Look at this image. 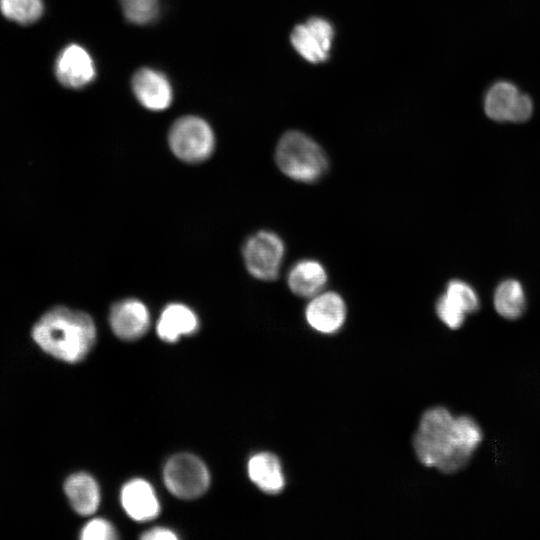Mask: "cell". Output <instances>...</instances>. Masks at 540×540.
Listing matches in <instances>:
<instances>
[{
    "instance_id": "cell-1",
    "label": "cell",
    "mask_w": 540,
    "mask_h": 540,
    "mask_svg": "<svg viewBox=\"0 0 540 540\" xmlns=\"http://www.w3.org/2000/svg\"><path fill=\"white\" fill-rule=\"evenodd\" d=\"M482 439L473 418L454 417L447 409L434 407L423 414L413 446L423 465L454 473L467 465Z\"/></svg>"
},
{
    "instance_id": "cell-2",
    "label": "cell",
    "mask_w": 540,
    "mask_h": 540,
    "mask_svg": "<svg viewBox=\"0 0 540 540\" xmlns=\"http://www.w3.org/2000/svg\"><path fill=\"white\" fill-rule=\"evenodd\" d=\"M31 335L45 353L64 362L76 363L93 347L96 328L85 312L56 306L36 321Z\"/></svg>"
},
{
    "instance_id": "cell-3",
    "label": "cell",
    "mask_w": 540,
    "mask_h": 540,
    "mask_svg": "<svg viewBox=\"0 0 540 540\" xmlns=\"http://www.w3.org/2000/svg\"><path fill=\"white\" fill-rule=\"evenodd\" d=\"M275 159L282 173L299 182H315L328 168V160L323 149L313 139L299 131H288L280 138Z\"/></svg>"
},
{
    "instance_id": "cell-4",
    "label": "cell",
    "mask_w": 540,
    "mask_h": 540,
    "mask_svg": "<svg viewBox=\"0 0 540 540\" xmlns=\"http://www.w3.org/2000/svg\"><path fill=\"white\" fill-rule=\"evenodd\" d=\"M168 142L176 157L187 163H199L212 154L215 138L205 120L197 116H184L171 126Z\"/></svg>"
},
{
    "instance_id": "cell-5",
    "label": "cell",
    "mask_w": 540,
    "mask_h": 540,
    "mask_svg": "<svg viewBox=\"0 0 540 540\" xmlns=\"http://www.w3.org/2000/svg\"><path fill=\"white\" fill-rule=\"evenodd\" d=\"M284 253L282 239L270 231H259L252 235L243 248L247 270L253 277L263 281L278 277Z\"/></svg>"
},
{
    "instance_id": "cell-6",
    "label": "cell",
    "mask_w": 540,
    "mask_h": 540,
    "mask_svg": "<svg viewBox=\"0 0 540 540\" xmlns=\"http://www.w3.org/2000/svg\"><path fill=\"white\" fill-rule=\"evenodd\" d=\"M164 481L171 493L182 499H193L208 488L206 466L196 456L182 453L173 456L164 468Z\"/></svg>"
},
{
    "instance_id": "cell-7",
    "label": "cell",
    "mask_w": 540,
    "mask_h": 540,
    "mask_svg": "<svg viewBox=\"0 0 540 540\" xmlns=\"http://www.w3.org/2000/svg\"><path fill=\"white\" fill-rule=\"evenodd\" d=\"M484 109L495 121L524 122L533 111L531 98L508 81L493 84L485 95Z\"/></svg>"
},
{
    "instance_id": "cell-8",
    "label": "cell",
    "mask_w": 540,
    "mask_h": 540,
    "mask_svg": "<svg viewBox=\"0 0 540 540\" xmlns=\"http://www.w3.org/2000/svg\"><path fill=\"white\" fill-rule=\"evenodd\" d=\"M334 37L329 21L312 17L297 25L290 36L294 49L307 61L320 63L328 59Z\"/></svg>"
},
{
    "instance_id": "cell-9",
    "label": "cell",
    "mask_w": 540,
    "mask_h": 540,
    "mask_svg": "<svg viewBox=\"0 0 540 540\" xmlns=\"http://www.w3.org/2000/svg\"><path fill=\"white\" fill-rule=\"evenodd\" d=\"M59 82L72 89L90 84L96 77V66L90 53L81 45L70 44L59 54L55 63Z\"/></svg>"
},
{
    "instance_id": "cell-10",
    "label": "cell",
    "mask_w": 540,
    "mask_h": 540,
    "mask_svg": "<svg viewBox=\"0 0 540 540\" xmlns=\"http://www.w3.org/2000/svg\"><path fill=\"white\" fill-rule=\"evenodd\" d=\"M132 90L140 104L152 111L167 109L173 100L169 79L152 68H141L134 74Z\"/></svg>"
},
{
    "instance_id": "cell-11",
    "label": "cell",
    "mask_w": 540,
    "mask_h": 540,
    "mask_svg": "<svg viewBox=\"0 0 540 540\" xmlns=\"http://www.w3.org/2000/svg\"><path fill=\"white\" fill-rule=\"evenodd\" d=\"M305 317L316 331L330 334L338 331L346 318V305L335 292L319 293L306 307Z\"/></svg>"
},
{
    "instance_id": "cell-12",
    "label": "cell",
    "mask_w": 540,
    "mask_h": 540,
    "mask_svg": "<svg viewBox=\"0 0 540 540\" xmlns=\"http://www.w3.org/2000/svg\"><path fill=\"white\" fill-rule=\"evenodd\" d=\"M109 321L113 332L120 339L136 340L147 331L150 317L141 301L124 299L112 306Z\"/></svg>"
},
{
    "instance_id": "cell-13",
    "label": "cell",
    "mask_w": 540,
    "mask_h": 540,
    "mask_svg": "<svg viewBox=\"0 0 540 540\" xmlns=\"http://www.w3.org/2000/svg\"><path fill=\"white\" fill-rule=\"evenodd\" d=\"M121 503L126 513L136 521L151 520L160 509L153 488L142 479L131 480L123 486Z\"/></svg>"
},
{
    "instance_id": "cell-14",
    "label": "cell",
    "mask_w": 540,
    "mask_h": 540,
    "mask_svg": "<svg viewBox=\"0 0 540 540\" xmlns=\"http://www.w3.org/2000/svg\"><path fill=\"white\" fill-rule=\"evenodd\" d=\"M198 325V318L189 307L172 303L163 309L157 324V333L163 341L175 342L183 335L194 333Z\"/></svg>"
},
{
    "instance_id": "cell-15",
    "label": "cell",
    "mask_w": 540,
    "mask_h": 540,
    "mask_svg": "<svg viewBox=\"0 0 540 540\" xmlns=\"http://www.w3.org/2000/svg\"><path fill=\"white\" fill-rule=\"evenodd\" d=\"M251 481L263 492L277 494L285 486L284 474L278 458L268 452L253 455L248 462Z\"/></svg>"
},
{
    "instance_id": "cell-16",
    "label": "cell",
    "mask_w": 540,
    "mask_h": 540,
    "mask_svg": "<svg viewBox=\"0 0 540 540\" xmlns=\"http://www.w3.org/2000/svg\"><path fill=\"white\" fill-rule=\"evenodd\" d=\"M290 290L300 297H314L327 282V273L321 263L315 260L297 262L289 271L287 278Z\"/></svg>"
},
{
    "instance_id": "cell-17",
    "label": "cell",
    "mask_w": 540,
    "mask_h": 540,
    "mask_svg": "<svg viewBox=\"0 0 540 540\" xmlns=\"http://www.w3.org/2000/svg\"><path fill=\"white\" fill-rule=\"evenodd\" d=\"M64 491L73 509L80 515H90L100 502L99 488L92 476L76 473L67 478Z\"/></svg>"
},
{
    "instance_id": "cell-18",
    "label": "cell",
    "mask_w": 540,
    "mask_h": 540,
    "mask_svg": "<svg viewBox=\"0 0 540 540\" xmlns=\"http://www.w3.org/2000/svg\"><path fill=\"white\" fill-rule=\"evenodd\" d=\"M496 311L504 318L516 319L525 310V294L516 280H506L499 284L494 295Z\"/></svg>"
},
{
    "instance_id": "cell-19",
    "label": "cell",
    "mask_w": 540,
    "mask_h": 540,
    "mask_svg": "<svg viewBox=\"0 0 540 540\" xmlns=\"http://www.w3.org/2000/svg\"><path fill=\"white\" fill-rule=\"evenodd\" d=\"M42 0H0V11L9 20L27 25L43 14Z\"/></svg>"
},
{
    "instance_id": "cell-20",
    "label": "cell",
    "mask_w": 540,
    "mask_h": 540,
    "mask_svg": "<svg viewBox=\"0 0 540 540\" xmlns=\"http://www.w3.org/2000/svg\"><path fill=\"white\" fill-rule=\"evenodd\" d=\"M125 18L137 25L153 22L160 13V0H119Z\"/></svg>"
},
{
    "instance_id": "cell-21",
    "label": "cell",
    "mask_w": 540,
    "mask_h": 540,
    "mask_svg": "<svg viewBox=\"0 0 540 540\" xmlns=\"http://www.w3.org/2000/svg\"><path fill=\"white\" fill-rule=\"evenodd\" d=\"M445 296L466 314L475 312L479 308L476 292L463 281L452 280L449 282Z\"/></svg>"
},
{
    "instance_id": "cell-22",
    "label": "cell",
    "mask_w": 540,
    "mask_h": 540,
    "mask_svg": "<svg viewBox=\"0 0 540 540\" xmlns=\"http://www.w3.org/2000/svg\"><path fill=\"white\" fill-rule=\"evenodd\" d=\"M436 312L441 321L451 329H458L465 320L466 313L443 294L436 303Z\"/></svg>"
},
{
    "instance_id": "cell-23",
    "label": "cell",
    "mask_w": 540,
    "mask_h": 540,
    "mask_svg": "<svg viewBox=\"0 0 540 540\" xmlns=\"http://www.w3.org/2000/svg\"><path fill=\"white\" fill-rule=\"evenodd\" d=\"M80 537L83 540H112L117 538V533L108 521L96 518L87 523Z\"/></svg>"
},
{
    "instance_id": "cell-24",
    "label": "cell",
    "mask_w": 540,
    "mask_h": 540,
    "mask_svg": "<svg viewBox=\"0 0 540 540\" xmlns=\"http://www.w3.org/2000/svg\"><path fill=\"white\" fill-rule=\"evenodd\" d=\"M141 538L145 540H174L177 539V536L169 529L157 527L145 532Z\"/></svg>"
}]
</instances>
